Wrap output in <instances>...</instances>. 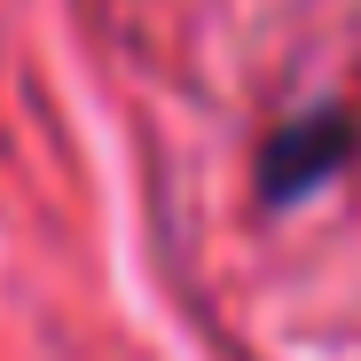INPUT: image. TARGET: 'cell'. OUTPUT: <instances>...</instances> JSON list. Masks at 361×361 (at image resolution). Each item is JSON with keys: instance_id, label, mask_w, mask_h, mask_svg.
Masks as SVG:
<instances>
[{"instance_id": "1", "label": "cell", "mask_w": 361, "mask_h": 361, "mask_svg": "<svg viewBox=\"0 0 361 361\" xmlns=\"http://www.w3.org/2000/svg\"><path fill=\"white\" fill-rule=\"evenodd\" d=\"M345 157H353V118L345 110H307V118H290V126H275V142L259 149V189L275 204H290V197L322 189Z\"/></svg>"}]
</instances>
